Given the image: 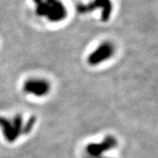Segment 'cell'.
Here are the masks:
<instances>
[{
  "instance_id": "6da1fadb",
  "label": "cell",
  "mask_w": 158,
  "mask_h": 158,
  "mask_svg": "<svg viewBox=\"0 0 158 158\" xmlns=\"http://www.w3.org/2000/svg\"><path fill=\"white\" fill-rule=\"evenodd\" d=\"M36 14L48 19L50 22L57 23L64 20L68 16L66 6L61 0H33Z\"/></svg>"
},
{
  "instance_id": "7a4b0ae2",
  "label": "cell",
  "mask_w": 158,
  "mask_h": 158,
  "mask_svg": "<svg viewBox=\"0 0 158 158\" xmlns=\"http://www.w3.org/2000/svg\"><path fill=\"white\" fill-rule=\"evenodd\" d=\"M0 130L5 140L9 143H13L23 135H25V121L20 114L13 118L0 117Z\"/></svg>"
},
{
  "instance_id": "3957f363",
  "label": "cell",
  "mask_w": 158,
  "mask_h": 158,
  "mask_svg": "<svg viewBox=\"0 0 158 158\" xmlns=\"http://www.w3.org/2000/svg\"><path fill=\"white\" fill-rule=\"evenodd\" d=\"M118 140L113 135L106 136L99 142H91L85 146V154L86 158H94L103 156L105 154L117 148Z\"/></svg>"
},
{
  "instance_id": "277c9868",
  "label": "cell",
  "mask_w": 158,
  "mask_h": 158,
  "mask_svg": "<svg viewBox=\"0 0 158 158\" xmlns=\"http://www.w3.org/2000/svg\"><path fill=\"white\" fill-rule=\"evenodd\" d=\"M50 90V82L41 77H31L27 79L23 84V91L36 98L48 96Z\"/></svg>"
},
{
  "instance_id": "5b68a950",
  "label": "cell",
  "mask_w": 158,
  "mask_h": 158,
  "mask_svg": "<svg viewBox=\"0 0 158 158\" xmlns=\"http://www.w3.org/2000/svg\"><path fill=\"white\" fill-rule=\"evenodd\" d=\"M115 53V47L109 41H105L98 46L90 53L87 58V62L90 66H98L106 62L113 56Z\"/></svg>"
},
{
  "instance_id": "8992f818",
  "label": "cell",
  "mask_w": 158,
  "mask_h": 158,
  "mask_svg": "<svg viewBox=\"0 0 158 158\" xmlns=\"http://www.w3.org/2000/svg\"><path fill=\"white\" fill-rule=\"evenodd\" d=\"M97 9L101 10V20L103 22L110 20L113 9L111 0H93L87 5H80L77 7V11L81 14H86Z\"/></svg>"
},
{
  "instance_id": "52a82bcc",
  "label": "cell",
  "mask_w": 158,
  "mask_h": 158,
  "mask_svg": "<svg viewBox=\"0 0 158 158\" xmlns=\"http://www.w3.org/2000/svg\"><path fill=\"white\" fill-rule=\"evenodd\" d=\"M94 158H111V157H106V156H98V157H94Z\"/></svg>"
}]
</instances>
